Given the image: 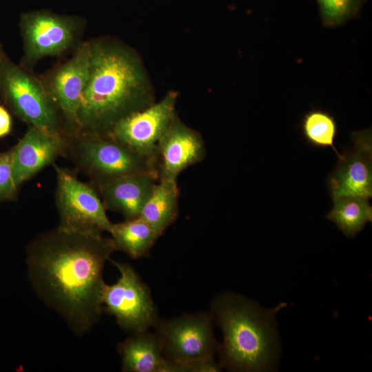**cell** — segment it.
Returning <instances> with one entry per match:
<instances>
[{
    "mask_svg": "<svg viewBox=\"0 0 372 372\" xmlns=\"http://www.w3.org/2000/svg\"><path fill=\"white\" fill-rule=\"evenodd\" d=\"M364 0H317L326 26H336L353 17Z\"/></svg>",
    "mask_w": 372,
    "mask_h": 372,
    "instance_id": "44dd1931",
    "label": "cell"
},
{
    "mask_svg": "<svg viewBox=\"0 0 372 372\" xmlns=\"http://www.w3.org/2000/svg\"><path fill=\"white\" fill-rule=\"evenodd\" d=\"M89 77L78 110L79 132L107 136L130 114L154 103L153 90L136 53L109 38L90 41Z\"/></svg>",
    "mask_w": 372,
    "mask_h": 372,
    "instance_id": "7a4b0ae2",
    "label": "cell"
},
{
    "mask_svg": "<svg viewBox=\"0 0 372 372\" xmlns=\"http://www.w3.org/2000/svg\"><path fill=\"white\" fill-rule=\"evenodd\" d=\"M279 308L264 309L231 292L214 298L210 313L223 334L217 351L223 369L249 372L271 369L278 352L275 314Z\"/></svg>",
    "mask_w": 372,
    "mask_h": 372,
    "instance_id": "3957f363",
    "label": "cell"
},
{
    "mask_svg": "<svg viewBox=\"0 0 372 372\" xmlns=\"http://www.w3.org/2000/svg\"><path fill=\"white\" fill-rule=\"evenodd\" d=\"M109 233L116 250L132 259L145 257L160 235L141 218L112 223Z\"/></svg>",
    "mask_w": 372,
    "mask_h": 372,
    "instance_id": "ac0fdd59",
    "label": "cell"
},
{
    "mask_svg": "<svg viewBox=\"0 0 372 372\" xmlns=\"http://www.w3.org/2000/svg\"><path fill=\"white\" fill-rule=\"evenodd\" d=\"M116 251L111 237L56 227L30 242L27 264L39 297L77 333L88 331L102 312L106 261Z\"/></svg>",
    "mask_w": 372,
    "mask_h": 372,
    "instance_id": "6da1fadb",
    "label": "cell"
},
{
    "mask_svg": "<svg viewBox=\"0 0 372 372\" xmlns=\"http://www.w3.org/2000/svg\"><path fill=\"white\" fill-rule=\"evenodd\" d=\"M12 128V116L8 110L0 104V138L8 135Z\"/></svg>",
    "mask_w": 372,
    "mask_h": 372,
    "instance_id": "603a6c76",
    "label": "cell"
},
{
    "mask_svg": "<svg viewBox=\"0 0 372 372\" xmlns=\"http://www.w3.org/2000/svg\"><path fill=\"white\" fill-rule=\"evenodd\" d=\"M65 140L64 156L94 187L134 174H157L154 158L139 154L109 136L77 132L65 136Z\"/></svg>",
    "mask_w": 372,
    "mask_h": 372,
    "instance_id": "277c9868",
    "label": "cell"
},
{
    "mask_svg": "<svg viewBox=\"0 0 372 372\" xmlns=\"http://www.w3.org/2000/svg\"><path fill=\"white\" fill-rule=\"evenodd\" d=\"M178 198L176 179H159L138 217L161 236L178 216Z\"/></svg>",
    "mask_w": 372,
    "mask_h": 372,
    "instance_id": "e0dca14e",
    "label": "cell"
},
{
    "mask_svg": "<svg viewBox=\"0 0 372 372\" xmlns=\"http://www.w3.org/2000/svg\"><path fill=\"white\" fill-rule=\"evenodd\" d=\"M85 20L76 16L60 15L49 10L23 12L19 28L23 44L21 66L30 70L45 56L63 54L78 46Z\"/></svg>",
    "mask_w": 372,
    "mask_h": 372,
    "instance_id": "52a82bcc",
    "label": "cell"
},
{
    "mask_svg": "<svg viewBox=\"0 0 372 372\" xmlns=\"http://www.w3.org/2000/svg\"><path fill=\"white\" fill-rule=\"evenodd\" d=\"M210 313H185L159 319L154 326L164 357L183 372H216L222 367L214 360L218 344Z\"/></svg>",
    "mask_w": 372,
    "mask_h": 372,
    "instance_id": "5b68a950",
    "label": "cell"
},
{
    "mask_svg": "<svg viewBox=\"0 0 372 372\" xmlns=\"http://www.w3.org/2000/svg\"><path fill=\"white\" fill-rule=\"evenodd\" d=\"M65 137L50 134L29 125L23 136L10 152L12 175L17 187L64 156Z\"/></svg>",
    "mask_w": 372,
    "mask_h": 372,
    "instance_id": "5bb4252c",
    "label": "cell"
},
{
    "mask_svg": "<svg viewBox=\"0 0 372 372\" xmlns=\"http://www.w3.org/2000/svg\"><path fill=\"white\" fill-rule=\"evenodd\" d=\"M0 93L6 105L28 125L65 137L60 113L42 80L14 63L1 47Z\"/></svg>",
    "mask_w": 372,
    "mask_h": 372,
    "instance_id": "8992f818",
    "label": "cell"
},
{
    "mask_svg": "<svg viewBox=\"0 0 372 372\" xmlns=\"http://www.w3.org/2000/svg\"><path fill=\"white\" fill-rule=\"evenodd\" d=\"M177 97L176 92H168L159 102L118 121L107 136L156 161L157 144L177 116Z\"/></svg>",
    "mask_w": 372,
    "mask_h": 372,
    "instance_id": "8fae6325",
    "label": "cell"
},
{
    "mask_svg": "<svg viewBox=\"0 0 372 372\" xmlns=\"http://www.w3.org/2000/svg\"><path fill=\"white\" fill-rule=\"evenodd\" d=\"M158 182L155 173L128 175L95 187L106 209L125 220L138 218Z\"/></svg>",
    "mask_w": 372,
    "mask_h": 372,
    "instance_id": "9a60e30c",
    "label": "cell"
},
{
    "mask_svg": "<svg viewBox=\"0 0 372 372\" xmlns=\"http://www.w3.org/2000/svg\"><path fill=\"white\" fill-rule=\"evenodd\" d=\"M18 190L12 175L10 152L0 153V203L13 200Z\"/></svg>",
    "mask_w": 372,
    "mask_h": 372,
    "instance_id": "7402d4cb",
    "label": "cell"
},
{
    "mask_svg": "<svg viewBox=\"0 0 372 372\" xmlns=\"http://www.w3.org/2000/svg\"><path fill=\"white\" fill-rule=\"evenodd\" d=\"M366 198L342 196L333 199V207L326 218L333 221L347 237L353 238L372 221V207Z\"/></svg>",
    "mask_w": 372,
    "mask_h": 372,
    "instance_id": "d6986e66",
    "label": "cell"
},
{
    "mask_svg": "<svg viewBox=\"0 0 372 372\" xmlns=\"http://www.w3.org/2000/svg\"><path fill=\"white\" fill-rule=\"evenodd\" d=\"M52 165L56 178L57 227L83 234L109 233L112 223L96 188L90 183L81 181L71 170Z\"/></svg>",
    "mask_w": 372,
    "mask_h": 372,
    "instance_id": "ba28073f",
    "label": "cell"
},
{
    "mask_svg": "<svg viewBox=\"0 0 372 372\" xmlns=\"http://www.w3.org/2000/svg\"><path fill=\"white\" fill-rule=\"evenodd\" d=\"M117 350L124 372H183L179 365L164 357L154 332L131 333L118 344Z\"/></svg>",
    "mask_w": 372,
    "mask_h": 372,
    "instance_id": "2e32d148",
    "label": "cell"
},
{
    "mask_svg": "<svg viewBox=\"0 0 372 372\" xmlns=\"http://www.w3.org/2000/svg\"><path fill=\"white\" fill-rule=\"evenodd\" d=\"M352 147L344 148L327 178L332 200L342 196H372V136L371 129L354 132Z\"/></svg>",
    "mask_w": 372,
    "mask_h": 372,
    "instance_id": "7c38bea8",
    "label": "cell"
},
{
    "mask_svg": "<svg viewBox=\"0 0 372 372\" xmlns=\"http://www.w3.org/2000/svg\"><path fill=\"white\" fill-rule=\"evenodd\" d=\"M205 155L201 134L176 116L157 144L158 180L176 179L185 169L202 161Z\"/></svg>",
    "mask_w": 372,
    "mask_h": 372,
    "instance_id": "4fadbf2b",
    "label": "cell"
},
{
    "mask_svg": "<svg viewBox=\"0 0 372 372\" xmlns=\"http://www.w3.org/2000/svg\"><path fill=\"white\" fill-rule=\"evenodd\" d=\"M90 54V41L80 43L69 60L42 80L60 113L66 136L79 132L77 114L89 77Z\"/></svg>",
    "mask_w": 372,
    "mask_h": 372,
    "instance_id": "30bf717a",
    "label": "cell"
},
{
    "mask_svg": "<svg viewBox=\"0 0 372 372\" xmlns=\"http://www.w3.org/2000/svg\"><path fill=\"white\" fill-rule=\"evenodd\" d=\"M301 127L303 136L310 145L317 147H331L338 157L340 156L333 145L338 126L332 115L321 110H312L304 115Z\"/></svg>",
    "mask_w": 372,
    "mask_h": 372,
    "instance_id": "ffe728a7",
    "label": "cell"
},
{
    "mask_svg": "<svg viewBox=\"0 0 372 372\" xmlns=\"http://www.w3.org/2000/svg\"><path fill=\"white\" fill-rule=\"evenodd\" d=\"M110 261L118 270L120 277L114 284L105 285L102 294L103 309L130 333L148 331L158 320L148 286L130 265Z\"/></svg>",
    "mask_w": 372,
    "mask_h": 372,
    "instance_id": "9c48e42d",
    "label": "cell"
}]
</instances>
